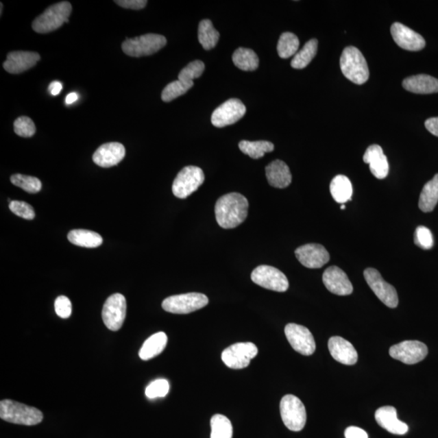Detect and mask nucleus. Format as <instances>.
<instances>
[{
	"label": "nucleus",
	"mask_w": 438,
	"mask_h": 438,
	"mask_svg": "<svg viewBox=\"0 0 438 438\" xmlns=\"http://www.w3.org/2000/svg\"><path fill=\"white\" fill-rule=\"evenodd\" d=\"M249 202L242 194L232 193L221 197L216 202L215 216L221 228L232 229L245 222Z\"/></svg>",
	"instance_id": "obj_1"
},
{
	"label": "nucleus",
	"mask_w": 438,
	"mask_h": 438,
	"mask_svg": "<svg viewBox=\"0 0 438 438\" xmlns=\"http://www.w3.org/2000/svg\"><path fill=\"white\" fill-rule=\"evenodd\" d=\"M0 418L4 422L33 426L42 422L41 411L19 402L4 400L0 402Z\"/></svg>",
	"instance_id": "obj_2"
},
{
	"label": "nucleus",
	"mask_w": 438,
	"mask_h": 438,
	"mask_svg": "<svg viewBox=\"0 0 438 438\" xmlns=\"http://www.w3.org/2000/svg\"><path fill=\"white\" fill-rule=\"evenodd\" d=\"M340 68L349 81L363 85L369 78V70L365 56L354 47L344 49L340 58Z\"/></svg>",
	"instance_id": "obj_3"
},
{
	"label": "nucleus",
	"mask_w": 438,
	"mask_h": 438,
	"mask_svg": "<svg viewBox=\"0 0 438 438\" xmlns=\"http://www.w3.org/2000/svg\"><path fill=\"white\" fill-rule=\"evenodd\" d=\"M73 8L67 1L60 2L49 7L35 19L32 27L35 32L47 34L58 29L64 23H69V16Z\"/></svg>",
	"instance_id": "obj_4"
},
{
	"label": "nucleus",
	"mask_w": 438,
	"mask_h": 438,
	"mask_svg": "<svg viewBox=\"0 0 438 438\" xmlns=\"http://www.w3.org/2000/svg\"><path fill=\"white\" fill-rule=\"evenodd\" d=\"M167 45V38L162 35L148 34L134 38H127L122 44V50L128 56L140 58L151 56Z\"/></svg>",
	"instance_id": "obj_5"
},
{
	"label": "nucleus",
	"mask_w": 438,
	"mask_h": 438,
	"mask_svg": "<svg viewBox=\"0 0 438 438\" xmlns=\"http://www.w3.org/2000/svg\"><path fill=\"white\" fill-rule=\"evenodd\" d=\"M280 413L283 423L291 431H302L306 424L305 406L302 400L295 396L287 395L282 398Z\"/></svg>",
	"instance_id": "obj_6"
},
{
	"label": "nucleus",
	"mask_w": 438,
	"mask_h": 438,
	"mask_svg": "<svg viewBox=\"0 0 438 438\" xmlns=\"http://www.w3.org/2000/svg\"><path fill=\"white\" fill-rule=\"evenodd\" d=\"M204 181V172L201 168L195 166L185 167L177 175L172 184V192L176 197L184 199L196 192Z\"/></svg>",
	"instance_id": "obj_7"
},
{
	"label": "nucleus",
	"mask_w": 438,
	"mask_h": 438,
	"mask_svg": "<svg viewBox=\"0 0 438 438\" xmlns=\"http://www.w3.org/2000/svg\"><path fill=\"white\" fill-rule=\"evenodd\" d=\"M209 303L207 296L202 293H187L170 296L163 300L165 311L175 314H188L204 308Z\"/></svg>",
	"instance_id": "obj_8"
},
{
	"label": "nucleus",
	"mask_w": 438,
	"mask_h": 438,
	"mask_svg": "<svg viewBox=\"0 0 438 438\" xmlns=\"http://www.w3.org/2000/svg\"><path fill=\"white\" fill-rule=\"evenodd\" d=\"M258 354V349L253 343H237L226 348L222 360L230 369H241L249 366Z\"/></svg>",
	"instance_id": "obj_9"
},
{
	"label": "nucleus",
	"mask_w": 438,
	"mask_h": 438,
	"mask_svg": "<svg viewBox=\"0 0 438 438\" xmlns=\"http://www.w3.org/2000/svg\"><path fill=\"white\" fill-rule=\"evenodd\" d=\"M364 276L370 289L380 302L389 308H395L398 306L399 297L395 287L385 281L377 269H366Z\"/></svg>",
	"instance_id": "obj_10"
},
{
	"label": "nucleus",
	"mask_w": 438,
	"mask_h": 438,
	"mask_svg": "<svg viewBox=\"0 0 438 438\" xmlns=\"http://www.w3.org/2000/svg\"><path fill=\"white\" fill-rule=\"evenodd\" d=\"M252 280L265 289L284 292L289 287L285 274L269 265H260L251 274Z\"/></svg>",
	"instance_id": "obj_11"
},
{
	"label": "nucleus",
	"mask_w": 438,
	"mask_h": 438,
	"mask_svg": "<svg viewBox=\"0 0 438 438\" xmlns=\"http://www.w3.org/2000/svg\"><path fill=\"white\" fill-rule=\"evenodd\" d=\"M127 303L125 296L117 293L106 300L103 308V320L110 330L117 331L125 322Z\"/></svg>",
	"instance_id": "obj_12"
},
{
	"label": "nucleus",
	"mask_w": 438,
	"mask_h": 438,
	"mask_svg": "<svg viewBox=\"0 0 438 438\" xmlns=\"http://www.w3.org/2000/svg\"><path fill=\"white\" fill-rule=\"evenodd\" d=\"M428 348L419 341H404L389 348V355L406 365H415L428 355Z\"/></svg>",
	"instance_id": "obj_13"
},
{
	"label": "nucleus",
	"mask_w": 438,
	"mask_h": 438,
	"mask_svg": "<svg viewBox=\"0 0 438 438\" xmlns=\"http://www.w3.org/2000/svg\"><path fill=\"white\" fill-rule=\"evenodd\" d=\"M285 334L295 352L304 356H311L315 352V340L306 327L290 323L285 327Z\"/></svg>",
	"instance_id": "obj_14"
},
{
	"label": "nucleus",
	"mask_w": 438,
	"mask_h": 438,
	"mask_svg": "<svg viewBox=\"0 0 438 438\" xmlns=\"http://www.w3.org/2000/svg\"><path fill=\"white\" fill-rule=\"evenodd\" d=\"M246 113L245 106L241 100L229 99L217 108L211 117V123L215 127H223L233 125L240 121Z\"/></svg>",
	"instance_id": "obj_15"
},
{
	"label": "nucleus",
	"mask_w": 438,
	"mask_h": 438,
	"mask_svg": "<svg viewBox=\"0 0 438 438\" xmlns=\"http://www.w3.org/2000/svg\"><path fill=\"white\" fill-rule=\"evenodd\" d=\"M295 254L299 262L309 269L321 268L330 258L328 251L318 243H308L300 247Z\"/></svg>",
	"instance_id": "obj_16"
},
{
	"label": "nucleus",
	"mask_w": 438,
	"mask_h": 438,
	"mask_svg": "<svg viewBox=\"0 0 438 438\" xmlns=\"http://www.w3.org/2000/svg\"><path fill=\"white\" fill-rule=\"evenodd\" d=\"M391 32L393 41L404 50L419 51L426 47V40L422 35L400 22H396L392 25Z\"/></svg>",
	"instance_id": "obj_17"
},
{
	"label": "nucleus",
	"mask_w": 438,
	"mask_h": 438,
	"mask_svg": "<svg viewBox=\"0 0 438 438\" xmlns=\"http://www.w3.org/2000/svg\"><path fill=\"white\" fill-rule=\"evenodd\" d=\"M323 282L327 290L337 295H351L353 287L350 280L343 269L338 267L327 268L323 273Z\"/></svg>",
	"instance_id": "obj_18"
},
{
	"label": "nucleus",
	"mask_w": 438,
	"mask_h": 438,
	"mask_svg": "<svg viewBox=\"0 0 438 438\" xmlns=\"http://www.w3.org/2000/svg\"><path fill=\"white\" fill-rule=\"evenodd\" d=\"M40 55L37 52L12 51L8 53L7 60L3 66L6 72L11 74H20L25 72L40 60Z\"/></svg>",
	"instance_id": "obj_19"
},
{
	"label": "nucleus",
	"mask_w": 438,
	"mask_h": 438,
	"mask_svg": "<svg viewBox=\"0 0 438 438\" xmlns=\"http://www.w3.org/2000/svg\"><path fill=\"white\" fill-rule=\"evenodd\" d=\"M125 148L119 143L101 145L93 156V161L101 167H112L119 165L125 156Z\"/></svg>",
	"instance_id": "obj_20"
},
{
	"label": "nucleus",
	"mask_w": 438,
	"mask_h": 438,
	"mask_svg": "<svg viewBox=\"0 0 438 438\" xmlns=\"http://www.w3.org/2000/svg\"><path fill=\"white\" fill-rule=\"evenodd\" d=\"M376 422L379 426L393 435H404L409 432L408 424L397 417V411L393 406H385L375 413Z\"/></svg>",
	"instance_id": "obj_21"
},
{
	"label": "nucleus",
	"mask_w": 438,
	"mask_h": 438,
	"mask_svg": "<svg viewBox=\"0 0 438 438\" xmlns=\"http://www.w3.org/2000/svg\"><path fill=\"white\" fill-rule=\"evenodd\" d=\"M328 348L332 357L341 364L353 365L358 361L356 348L350 342L339 336H334L330 339Z\"/></svg>",
	"instance_id": "obj_22"
},
{
	"label": "nucleus",
	"mask_w": 438,
	"mask_h": 438,
	"mask_svg": "<svg viewBox=\"0 0 438 438\" xmlns=\"http://www.w3.org/2000/svg\"><path fill=\"white\" fill-rule=\"evenodd\" d=\"M363 160L369 165V169L376 178L383 180L389 173L387 158L378 145H372L366 149Z\"/></svg>",
	"instance_id": "obj_23"
},
{
	"label": "nucleus",
	"mask_w": 438,
	"mask_h": 438,
	"mask_svg": "<svg viewBox=\"0 0 438 438\" xmlns=\"http://www.w3.org/2000/svg\"><path fill=\"white\" fill-rule=\"evenodd\" d=\"M402 86L414 94H435L438 93V79L426 74L415 75L406 78L402 82Z\"/></svg>",
	"instance_id": "obj_24"
},
{
	"label": "nucleus",
	"mask_w": 438,
	"mask_h": 438,
	"mask_svg": "<svg viewBox=\"0 0 438 438\" xmlns=\"http://www.w3.org/2000/svg\"><path fill=\"white\" fill-rule=\"evenodd\" d=\"M265 174L269 184L273 188H285L291 183L292 176L289 167L281 160L269 163L265 167Z\"/></svg>",
	"instance_id": "obj_25"
},
{
	"label": "nucleus",
	"mask_w": 438,
	"mask_h": 438,
	"mask_svg": "<svg viewBox=\"0 0 438 438\" xmlns=\"http://www.w3.org/2000/svg\"><path fill=\"white\" fill-rule=\"evenodd\" d=\"M167 336L165 332H158L145 341L139 352L141 360L149 361L161 354L167 347Z\"/></svg>",
	"instance_id": "obj_26"
},
{
	"label": "nucleus",
	"mask_w": 438,
	"mask_h": 438,
	"mask_svg": "<svg viewBox=\"0 0 438 438\" xmlns=\"http://www.w3.org/2000/svg\"><path fill=\"white\" fill-rule=\"evenodd\" d=\"M438 202V174L424 186L419 200V208L424 213L435 209Z\"/></svg>",
	"instance_id": "obj_27"
},
{
	"label": "nucleus",
	"mask_w": 438,
	"mask_h": 438,
	"mask_svg": "<svg viewBox=\"0 0 438 438\" xmlns=\"http://www.w3.org/2000/svg\"><path fill=\"white\" fill-rule=\"evenodd\" d=\"M330 190L336 202L344 204L352 200V185L347 176L339 175L332 180Z\"/></svg>",
	"instance_id": "obj_28"
},
{
	"label": "nucleus",
	"mask_w": 438,
	"mask_h": 438,
	"mask_svg": "<svg viewBox=\"0 0 438 438\" xmlns=\"http://www.w3.org/2000/svg\"><path fill=\"white\" fill-rule=\"evenodd\" d=\"M69 241L73 245L85 247H97L103 243L99 234L88 230H73L68 234Z\"/></svg>",
	"instance_id": "obj_29"
},
{
	"label": "nucleus",
	"mask_w": 438,
	"mask_h": 438,
	"mask_svg": "<svg viewBox=\"0 0 438 438\" xmlns=\"http://www.w3.org/2000/svg\"><path fill=\"white\" fill-rule=\"evenodd\" d=\"M233 63L243 71H254L258 68L259 59L256 53L247 48H238L232 56Z\"/></svg>",
	"instance_id": "obj_30"
},
{
	"label": "nucleus",
	"mask_w": 438,
	"mask_h": 438,
	"mask_svg": "<svg viewBox=\"0 0 438 438\" xmlns=\"http://www.w3.org/2000/svg\"><path fill=\"white\" fill-rule=\"evenodd\" d=\"M318 42L317 39L309 40L302 50L296 53L291 62V67L295 69H303L311 63L317 51Z\"/></svg>",
	"instance_id": "obj_31"
},
{
	"label": "nucleus",
	"mask_w": 438,
	"mask_h": 438,
	"mask_svg": "<svg viewBox=\"0 0 438 438\" xmlns=\"http://www.w3.org/2000/svg\"><path fill=\"white\" fill-rule=\"evenodd\" d=\"M198 40L205 50H211L219 40V33L210 20H203L199 24Z\"/></svg>",
	"instance_id": "obj_32"
},
{
	"label": "nucleus",
	"mask_w": 438,
	"mask_h": 438,
	"mask_svg": "<svg viewBox=\"0 0 438 438\" xmlns=\"http://www.w3.org/2000/svg\"><path fill=\"white\" fill-rule=\"evenodd\" d=\"M239 147L243 154L254 159L263 158L265 154L272 152L274 149L273 144L267 141H242Z\"/></svg>",
	"instance_id": "obj_33"
},
{
	"label": "nucleus",
	"mask_w": 438,
	"mask_h": 438,
	"mask_svg": "<svg viewBox=\"0 0 438 438\" xmlns=\"http://www.w3.org/2000/svg\"><path fill=\"white\" fill-rule=\"evenodd\" d=\"M299 47L300 41L296 35L290 32L283 33L278 40V56L282 59H289L291 56H295L298 52Z\"/></svg>",
	"instance_id": "obj_34"
},
{
	"label": "nucleus",
	"mask_w": 438,
	"mask_h": 438,
	"mask_svg": "<svg viewBox=\"0 0 438 438\" xmlns=\"http://www.w3.org/2000/svg\"><path fill=\"white\" fill-rule=\"evenodd\" d=\"M210 438H232V422L223 415H215L210 420Z\"/></svg>",
	"instance_id": "obj_35"
},
{
	"label": "nucleus",
	"mask_w": 438,
	"mask_h": 438,
	"mask_svg": "<svg viewBox=\"0 0 438 438\" xmlns=\"http://www.w3.org/2000/svg\"><path fill=\"white\" fill-rule=\"evenodd\" d=\"M11 182L29 193H37L42 189L41 181L36 177L16 174L12 175Z\"/></svg>",
	"instance_id": "obj_36"
},
{
	"label": "nucleus",
	"mask_w": 438,
	"mask_h": 438,
	"mask_svg": "<svg viewBox=\"0 0 438 438\" xmlns=\"http://www.w3.org/2000/svg\"><path fill=\"white\" fill-rule=\"evenodd\" d=\"M204 70V63L201 60H195L181 70L178 78L180 82L193 85V80L200 77Z\"/></svg>",
	"instance_id": "obj_37"
},
{
	"label": "nucleus",
	"mask_w": 438,
	"mask_h": 438,
	"mask_svg": "<svg viewBox=\"0 0 438 438\" xmlns=\"http://www.w3.org/2000/svg\"><path fill=\"white\" fill-rule=\"evenodd\" d=\"M193 86L191 84H186L183 82L178 81L172 82L165 88L162 93V99L165 103L177 99L185 94Z\"/></svg>",
	"instance_id": "obj_38"
},
{
	"label": "nucleus",
	"mask_w": 438,
	"mask_h": 438,
	"mask_svg": "<svg viewBox=\"0 0 438 438\" xmlns=\"http://www.w3.org/2000/svg\"><path fill=\"white\" fill-rule=\"evenodd\" d=\"M415 245L424 250H431L435 245L433 234L428 228L419 226L414 234Z\"/></svg>",
	"instance_id": "obj_39"
},
{
	"label": "nucleus",
	"mask_w": 438,
	"mask_h": 438,
	"mask_svg": "<svg viewBox=\"0 0 438 438\" xmlns=\"http://www.w3.org/2000/svg\"><path fill=\"white\" fill-rule=\"evenodd\" d=\"M169 383L165 379H158L150 383L145 389V395L150 400L165 397L169 392Z\"/></svg>",
	"instance_id": "obj_40"
},
{
	"label": "nucleus",
	"mask_w": 438,
	"mask_h": 438,
	"mask_svg": "<svg viewBox=\"0 0 438 438\" xmlns=\"http://www.w3.org/2000/svg\"><path fill=\"white\" fill-rule=\"evenodd\" d=\"M14 131L21 137H31L36 132V127L32 119L26 117L16 119L14 122Z\"/></svg>",
	"instance_id": "obj_41"
},
{
	"label": "nucleus",
	"mask_w": 438,
	"mask_h": 438,
	"mask_svg": "<svg viewBox=\"0 0 438 438\" xmlns=\"http://www.w3.org/2000/svg\"><path fill=\"white\" fill-rule=\"evenodd\" d=\"M10 209L13 214L21 217L22 219L32 220L35 217V212L33 207L25 202L12 201L10 204Z\"/></svg>",
	"instance_id": "obj_42"
},
{
	"label": "nucleus",
	"mask_w": 438,
	"mask_h": 438,
	"mask_svg": "<svg viewBox=\"0 0 438 438\" xmlns=\"http://www.w3.org/2000/svg\"><path fill=\"white\" fill-rule=\"evenodd\" d=\"M55 309L57 315L66 319L72 314V303L67 296L60 295L56 300Z\"/></svg>",
	"instance_id": "obj_43"
},
{
	"label": "nucleus",
	"mask_w": 438,
	"mask_h": 438,
	"mask_svg": "<svg viewBox=\"0 0 438 438\" xmlns=\"http://www.w3.org/2000/svg\"><path fill=\"white\" fill-rule=\"evenodd\" d=\"M114 3L123 8L140 10H143V8L147 5L148 2L145 1V0H116Z\"/></svg>",
	"instance_id": "obj_44"
},
{
	"label": "nucleus",
	"mask_w": 438,
	"mask_h": 438,
	"mask_svg": "<svg viewBox=\"0 0 438 438\" xmlns=\"http://www.w3.org/2000/svg\"><path fill=\"white\" fill-rule=\"evenodd\" d=\"M346 438H369L368 433L359 427L351 426L345 430Z\"/></svg>",
	"instance_id": "obj_45"
},
{
	"label": "nucleus",
	"mask_w": 438,
	"mask_h": 438,
	"mask_svg": "<svg viewBox=\"0 0 438 438\" xmlns=\"http://www.w3.org/2000/svg\"><path fill=\"white\" fill-rule=\"evenodd\" d=\"M424 125L430 134L438 136V117L428 119Z\"/></svg>",
	"instance_id": "obj_46"
},
{
	"label": "nucleus",
	"mask_w": 438,
	"mask_h": 438,
	"mask_svg": "<svg viewBox=\"0 0 438 438\" xmlns=\"http://www.w3.org/2000/svg\"><path fill=\"white\" fill-rule=\"evenodd\" d=\"M63 88V86L60 82H53L51 83V85L49 86V91L51 92L52 95L56 96L60 94V93Z\"/></svg>",
	"instance_id": "obj_47"
},
{
	"label": "nucleus",
	"mask_w": 438,
	"mask_h": 438,
	"mask_svg": "<svg viewBox=\"0 0 438 438\" xmlns=\"http://www.w3.org/2000/svg\"><path fill=\"white\" fill-rule=\"evenodd\" d=\"M78 95L76 93H71L67 97H66V104H73L75 101H77Z\"/></svg>",
	"instance_id": "obj_48"
},
{
	"label": "nucleus",
	"mask_w": 438,
	"mask_h": 438,
	"mask_svg": "<svg viewBox=\"0 0 438 438\" xmlns=\"http://www.w3.org/2000/svg\"><path fill=\"white\" fill-rule=\"evenodd\" d=\"M345 209H346V206H345L344 205L341 206V210H345Z\"/></svg>",
	"instance_id": "obj_49"
},
{
	"label": "nucleus",
	"mask_w": 438,
	"mask_h": 438,
	"mask_svg": "<svg viewBox=\"0 0 438 438\" xmlns=\"http://www.w3.org/2000/svg\"><path fill=\"white\" fill-rule=\"evenodd\" d=\"M3 14V3H1V15Z\"/></svg>",
	"instance_id": "obj_50"
}]
</instances>
